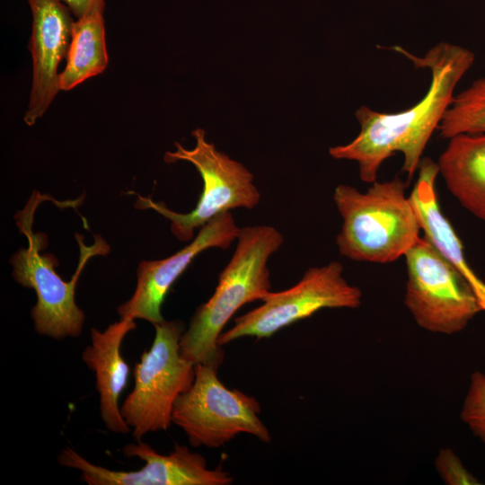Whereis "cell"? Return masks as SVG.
<instances>
[{"label":"cell","mask_w":485,"mask_h":485,"mask_svg":"<svg viewBox=\"0 0 485 485\" xmlns=\"http://www.w3.org/2000/svg\"><path fill=\"white\" fill-rule=\"evenodd\" d=\"M135 329V320L123 318L103 331L93 328L91 344L82 354L83 361L95 375L102 421L110 431L119 434L131 431L121 415L119 400L129 376V366L121 355V344Z\"/></svg>","instance_id":"13"},{"label":"cell","mask_w":485,"mask_h":485,"mask_svg":"<svg viewBox=\"0 0 485 485\" xmlns=\"http://www.w3.org/2000/svg\"><path fill=\"white\" fill-rule=\"evenodd\" d=\"M460 418L472 433L485 444V374L471 375Z\"/></svg>","instance_id":"18"},{"label":"cell","mask_w":485,"mask_h":485,"mask_svg":"<svg viewBox=\"0 0 485 485\" xmlns=\"http://www.w3.org/2000/svg\"><path fill=\"white\" fill-rule=\"evenodd\" d=\"M104 8L105 4H95L75 21L66 66L59 74L60 91H70L105 71L109 57Z\"/></svg>","instance_id":"16"},{"label":"cell","mask_w":485,"mask_h":485,"mask_svg":"<svg viewBox=\"0 0 485 485\" xmlns=\"http://www.w3.org/2000/svg\"><path fill=\"white\" fill-rule=\"evenodd\" d=\"M260 412L254 397L227 388L218 379L216 368L198 364L191 386L175 401L172 423L194 447L217 448L241 433L269 443L271 436Z\"/></svg>","instance_id":"8"},{"label":"cell","mask_w":485,"mask_h":485,"mask_svg":"<svg viewBox=\"0 0 485 485\" xmlns=\"http://www.w3.org/2000/svg\"><path fill=\"white\" fill-rule=\"evenodd\" d=\"M343 266L331 261L308 269L293 287L269 292L257 308L235 318L233 327L223 331L219 346L242 337L263 339L325 308L355 309L361 304L362 292L343 276Z\"/></svg>","instance_id":"9"},{"label":"cell","mask_w":485,"mask_h":485,"mask_svg":"<svg viewBox=\"0 0 485 485\" xmlns=\"http://www.w3.org/2000/svg\"><path fill=\"white\" fill-rule=\"evenodd\" d=\"M417 181L409 198L418 216L424 237L427 238L466 278L477 293L485 310V283L470 267L463 247L449 220L441 211L435 182L437 163L429 158L421 159Z\"/></svg>","instance_id":"14"},{"label":"cell","mask_w":485,"mask_h":485,"mask_svg":"<svg viewBox=\"0 0 485 485\" xmlns=\"http://www.w3.org/2000/svg\"><path fill=\"white\" fill-rule=\"evenodd\" d=\"M400 178L377 182L361 192L338 185L333 200L342 218L336 237L341 255L355 261L390 263L417 242L421 230L418 216Z\"/></svg>","instance_id":"3"},{"label":"cell","mask_w":485,"mask_h":485,"mask_svg":"<svg viewBox=\"0 0 485 485\" xmlns=\"http://www.w3.org/2000/svg\"><path fill=\"white\" fill-rule=\"evenodd\" d=\"M240 229L231 211L224 212L204 225L198 235L176 253L140 262L135 292L118 308L120 318L142 319L153 325L163 322L162 304L176 279L200 252L210 248H229L236 242Z\"/></svg>","instance_id":"11"},{"label":"cell","mask_w":485,"mask_h":485,"mask_svg":"<svg viewBox=\"0 0 485 485\" xmlns=\"http://www.w3.org/2000/svg\"><path fill=\"white\" fill-rule=\"evenodd\" d=\"M391 48L410 58L417 68H428L431 83L419 102L400 112L385 113L360 106L356 111L358 135L346 145L329 149L332 158L356 161L360 179L367 183L376 181L382 163L397 152L404 156L402 172L408 180L413 177L430 137L451 104L457 84L475 60L470 49L445 41L423 57H416L402 47Z\"/></svg>","instance_id":"1"},{"label":"cell","mask_w":485,"mask_h":485,"mask_svg":"<svg viewBox=\"0 0 485 485\" xmlns=\"http://www.w3.org/2000/svg\"><path fill=\"white\" fill-rule=\"evenodd\" d=\"M154 326L153 343L136 364L134 388L120 407L137 440L171 427L175 401L195 377L196 365L181 353L183 322L164 320Z\"/></svg>","instance_id":"6"},{"label":"cell","mask_w":485,"mask_h":485,"mask_svg":"<svg viewBox=\"0 0 485 485\" xmlns=\"http://www.w3.org/2000/svg\"><path fill=\"white\" fill-rule=\"evenodd\" d=\"M284 243L282 234L270 225L240 229L235 250L218 277L211 297L199 305L181 339V353L194 365L218 370L224 351L218 344L223 329L244 304L262 300L271 288L268 261Z\"/></svg>","instance_id":"2"},{"label":"cell","mask_w":485,"mask_h":485,"mask_svg":"<svg viewBox=\"0 0 485 485\" xmlns=\"http://www.w3.org/2000/svg\"><path fill=\"white\" fill-rule=\"evenodd\" d=\"M32 16L29 49L32 80L24 122L33 126L48 110L59 88L58 66L66 57L73 14L59 0H27Z\"/></svg>","instance_id":"12"},{"label":"cell","mask_w":485,"mask_h":485,"mask_svg":"<svg viewBox=\"0 0 485 485\" xmlns=\"http://www.w3.org/2000/svg\"><path fill=\"white\" fill-rule=\"evenodd\" d=\"M196 145L192 149L175 143V151L166 152L167 163L186 161L195 166L203 181V189L194 209L181 214L169 209L163 202L137 194L136 207L151 208L171 222V231L182 242L193 238L197 228H201L212 218L235 208L251 209L260 200V193L253 182V174L241 163L218 151L206 138L202 128L192 131Z\"/></svg>","instance_id":"5"},{"label":"cell","mask_w":485,"mask_h":485,"mask_svg":"<svg viewBox=\"0 0 485 485\" xmlns=\"http://www.w3.org/2000/svg\"><path fill=\"white\" fill-rule=\"evenodd\" d=\"M62 2L76 18L84 15L90 8L95 4H105V0H59Z\"/></svg>","instance_id":"20"},{"label":"cell","mask_w":485,"mask_h":485,"mask_svg":"<svg viewBox=\"0 0 485 485\" xmlns=\"http://www.w3.org/2000/svg\"><path fill=\"white\" fill-rule=\"evenodd\" d=\"M46 196L33 192L26 207L16 214V223L28 240V247L21 248L11 258L13 277L22 286L33 288L37 304L31 309L36 331L56 340L76 338L83 330L84 313L75 303L76 285L87 260L95 255H105L110 247L100 236L86 246L83 237L76 234L80 246V258L76 271L69 281L57 275V259L52 254H40L47 245V236L32 231L33 215Z\"/></svg>","instance_id":"4"},{"label":"cell","mask_w":485,"mask_h":485,"mask_svg":"<svg viewBox=\"0 0 485 485\" xmlns=\"http://www.w3.org/2000/svg\"><path fill=\"white\" fill-rule=\"evenodd\" d=\"M437 129L447 139L461 134H485V77L454 96Z\"/></svg>","instance_id":"17"},{"label":"cell","mask_w":485,"mask_h":485,"mask_svg":"<svg viewBox=\"0 0 485 485\" xmlns=\"http://www.w3.org/2000/svg\"><path fill=\"white\" fill-rule=\"evenodd\" d=\"M450 193L472 215L485 222V134L449 138L437 162Z\"/></svg>","instance_id":"15"},{"label":"cell","mask_w":485,"mask_h":485,"mask_svg":"<svg viewBox=\"0 0 485 485\" xmlns=\"http://www.w3.org/2000/svg\"><path fill=\"white\" fill-rule=\"evenodd\" d=\"M404 304L422 329L441 334L462 331L484 310L466 278L424 236L404 255Z\"/></svg>","instance_id":"7"},{"label":"cell","mask_w":485,"mask_h":485,"mask_svg":"<svg viewBox=\"0 0 485 485\" xmlns=\"http://www.w3.org/2000/svg\"><path fill=\"white\" fill-rule=\"evenodd\" d=\"M435 465L444 482L448 485L480 484L450 448H444L438 453Z\"/></svg>","instance_id":"19"},{"label":"cell","mask_w":485,"mask_h":485,"mask_svg":"<svg viewBox=\"0 0 485 485\" xmlns=\"http://www.w3.org/2000/svg\"><path fill=\"white\" fill-rule=\"evenodd\" d=\"M122 452L127 457L143 460L145 465L136 471L110 470L90 463L68 446L61 450L57 461L80 471L89 485H229L234 481L229 472L209 469L201 454L180 444L165 455L140 439L125 445Z\"/></svg>","instance_id":"10"}]
</instances>
